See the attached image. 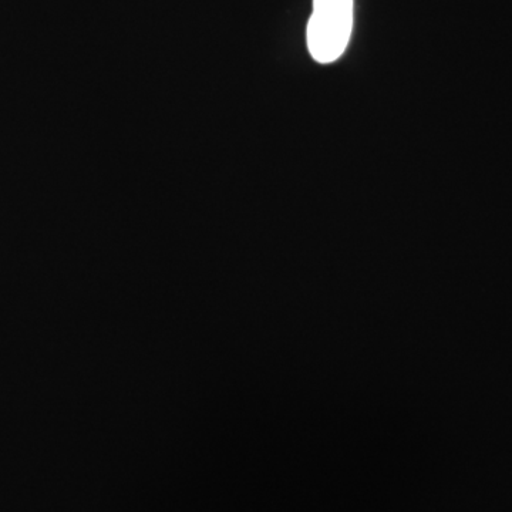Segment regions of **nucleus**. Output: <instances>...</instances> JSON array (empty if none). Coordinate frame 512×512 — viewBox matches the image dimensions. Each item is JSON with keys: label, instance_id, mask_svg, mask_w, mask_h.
<instances>
[{"label": "nucleus", "instance_id": "f257e3e1", "mask_svg": "<svg viewBox=\"0 0 512 512\" xmlns=\"http://www.w3.org/2000/svg\"><path fill=\"white\" fill-rule=\"evenodd\" d=\"M353 29V0H313L306 42L313 60L329 64L345 53Z\"/></svg>", "mask_w": 512, "mask_h": 512}]
</instances>
